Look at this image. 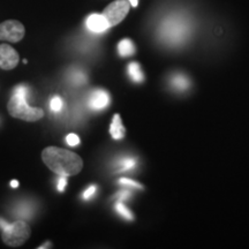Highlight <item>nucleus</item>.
<instances>
[{
    "label": "nucleus",
    "mask_w": 249,
    "mask_h": 249,
    "mask_svg": "<svg viewBox=\"0 0 249 249\" xmlns=\"http://www.w3.org/2000/svg\"><path fill=\"white\" fill-rule=\"evenodd\" d=\"M42 160L50 170L62 177L76 176L83 167V160L79 155L57 147L45 148Z\"/></svg>",
    "instance_id": "1"
},
{
    "label": "nucleus",
    "mask_w": 249,
    "mask_h": 249,
    "mask_svg": "<svg viewBox=\"0 0 249 249\" xmlns=\"http://www.w3.org/2000/svg\"><path fill=\"white\" fill-rule=\"evenodd\" d=\"M29 89L27 86H18L14 90L11 101L8 102L7 108L12 117L24 121H37L44 117V111L39 107H30L27 103Z\"/></svg>",
    "instance_id": "2"
},
{
    "label": "nucleus",
    "mask_w": 249,
    "mask_h": 249,
    "mask_svg": "<svg viewBox=\"0 0 249 249\" xmlns=\"http://www.w3.org/2000/svg\"><path fill=\"white\" fill-rule=\"evenodd\" d=\"M31 230L23 220H18L13 224H8L2 230V241L11 247H18L23 245L30 238Z\"/></svg>",
    "instance_id": "3"
},
{
    "label": "nucleus",
    "mask_w": 249,
    "mask_h": 249,
    "mask_svg": "<svg viewBox=\"0 0 249 249\" xmlns=\"http://www.w3.org/2000/svg\"><path fill=\"white\" fill-rule=\"evenodd\" d=\"M129 12V1L126 0H117L107 6L103 12V15L107 18L110 27L117 26L126 18Z\"/></svg>",
    "instance_id": "4"
},
{
    "label": "nucleus",
    "mask_w": 249,
    "mask_h": 249,
    "mask_svg": "<svg viewBox=\"0 0 249 249\" xmlns=\"http://www.w3.org/2000/svg\"><path fill=\"white\" fill-rule=\"evenodd\" d=\"M26 29L20 21L8 20L0 23V40L18 43L24 37Z\"/></svg>",
    "instance_id": "5"
},
{
    "label": "nucleus",
    "mask_w": 249,
    "mask_h": 249,
    "mask_svg": "<svg viewBox=\"0 0 249 249\" xmlns=\"http://www.w3.org/2000/svg\"><path fill=\"white\" fill-rule=\"evenodd\" d=\"M187 27L182 20H171L164 24L163 35L171 43H178L186 36Z\"/></svg>",
    "instance_id": "6"
},
{
    "label": "nucleus",
    "mask_w": 249,
    "mask_h": 249,
    "mask_svg": "<svg viewBox=\"0 0 249 249\" xmlns=\"http://www.w3.org/2000/svg\"><path fill=\"white\" fill-rule=\"evenodd\" d=\"M18 53L8 44L0 45V68L11 71L18 66Z\"/></svg>",
    "instance_id": "7"
},
{
    "label": "nucleus",
    "mask_w": 249,
    "mask_h": 249,
    "mask_svg": "<svg viewBox=\"0 0 249 249\" xmlns=\"http://www.w3.org/2000/svg\"><path fill=\"white\" fill-rule=\"evenodd\" d=\"M110 104V95L103 89H96L93 90L90 95L89 98V105L92 110H103Z\"/></svg>",
    "instance_id": "8"
},
{
    "label": "nucleus",
    "mask_w": 249,
    "mask_h": 249,
    "mask_svg": "<svg viewBox=\"0 0 249 249\" xmlns=\"http://www.w3.org/2000/svg\"><path fill=\"white\" fill-rule=\"evenodd\" d=\"M87 27L92 33H104L110 28L107 18L103 14H91L87 18Z\"/></svg>",
    "instance_id": "9"
},
{
    "label": "nucleus",
    "mask_w": 249,
    "mask_h": 249,
    "mask_svg": "<svg viewBox=\"0 0 249 249\" xmlns=\"http://www.w3.org/2000/svg\"><path fill=\"white\" fill-rule=\"evenodd\" d=\"M124 133H126V130H124L123 121H121V117L119 114H114L110 127L111 136L114 140H121L124 136Z\"/></svg>",
    "instance_id": "10"
},
{
    "label": "nucleus",
    "mask_w": 249,
    "mask_h": 249,
    "mask_svg": "<svg viewBox=\"0 0 249 249\" xmlns=\"http://www.w3.org/2000/svg\"><path fill=\"white\" fill-rule=\"evenodd\" d=\"M118 51L121 57H129L135 53V46L130 39H123L118 45Z\"/></svg>",
    "instance_id": "11"
},
{
    "label": "nucleus",
    "mask_w": 249,
    "mask_h": 249,
    "mask_svg": "<svg viewBox=\"0 0 249 249\" xmlns=\"http://www.w3.org/2000/svg\"><path fill=\"white\" fill-rule=\"evenodd\" d=\"M171 83H172V87L174 89L180 90V91H183V90L189 88V80L185 75H182V74L174 75L172 80H171Z\"/></svg>",
    "instance_id": "12"
},
{
    "label": "nucleus",
    "mask_w": 249,
    "mask_h": 249,
    "mask_svg": "<svg viewBox=\"0 0 249 249\" xmlns=\"http://www.w3.org/2000/svg\"><path fill=\"white\" fill-rule=\"evenodd\" d=\"M128 74L135 82H142L144 80V75H143L141 67H140L138 62H130L128 65Z\"/></svg>",
    "instance_id": "13"
},
{
    "label": "nucleus",
    "mask_w": 249,
    "mask_h": 249,
    "mask_svg": "<svg viewBox=\"0 0 249 249\" xmlns=\"http://www.w3.org/2000/svg\"><path fill=\"white\" fill-rule=\"evenodd\" d=\"M118 170L120 172H124V171L133 170L136 166V160L132 157H123L118 160Z\"/></svg>",
    "instance_id": "14"
},
{
    "label": "nucleus",
    "mask_w": 249,
    "mask_h": 249,
    "mask_svg": "<svg viewBox=\"0 0 249 249\" xmlns=\"http://www.w3.org/2000/svg\"><path fill=\"white\" fill-rule=\"evenodd\" d=\"M116 210L118 211V213L121 214L124 218H126V219H128V220H133V213L128 210V208L124 207V203L118 202V203L116 204Z\"/></svg>",
    "instance_id": "15"
},
{
    "label": "nucleus",
    "mask_w": 249,
    "mask_h": 249,
    "mask_svg": "<svg viewBox=\"0 0 249 249\" xmlns=\"http://www.w3.org/2000/svg\"><path fill=\"white\" fill-rule=\"evenodd\" d=\"M71 81H73L75 85H83V83L87 82V76L85 73L81 71H74L71 73Z\"/></svg>",
    "instance_id": "16"
},
{
    "label": "nucleus",
    "mask_w": 249,
    "mask_h": 249,
    "mask_svg": "<svg viewBox=\"0 0 249 249\" xmlns=\"http://www.w3.org/2000/svg\"><path fill=\"white\" fill-rule=\"evenodd\" d=\"M64 107V102L62 99L59 97V96H54L53 98L51 99V103H50V108L53 112H60Z\"/></svg>",
    "instance_id": "17"
},
{
    "label": "nucleus",
    "mask_w": 249,
    "mask_h": 249,
    "mask_svg": "<svg viewBox=\"0 0 249 249\" xmlns=\"http://www.w3.org/2000/svg\"><path fill=\"white\" fill-rule=\"evenodd\" d=\"M119 183L123 186H127V187H132V188H139V189H143V186L141 183L136 182L135 180H130V179H126L123 178L119 180Z\"/></svg>",
    "instance_id": "18"
},
{
    "label": "nucleus",
    "mask_w": 249,
    "mask_h": 249,
    "mask_svg": "<svg viewBox=\"0 0 249 249\" xmlns=\"http://www.w3.org/2000/svg\"><path fill=\"white\" fill-rule=\"evenodd\" d=\"M66 142L71 145V147H75V145H77L80 143V138L76 135V134L71 133L67 135Z\"/></svg>",
    "instance_id": "19"
},
{
    "label": "nucleus",
    "mask_w": 249,
    "mask_h": 249,
    "mask_svg": "<svg viewBox=\"0 0 249 249\" xmlns=\"http://www.w3.org/2000/svg\"><path fill=\"white\" fill-rule=\"evenodd\" d=\"M130 195L132 194H130V192L128 191V189H123V191L118 192L114 197L118 198V200H120V201H124V200H128V198L130 197Z\"/></svg>",
    "instance_id": "20"
},
{
    "label": "nucleus",
    "mask_w": 249,
    "mask_h": 249,
    "mask_svg": "<svg viewBox=\"0 0 249 249\" xmlns=\"http://www.w3.org/2000/svg\"><path fill=\"white\" fill-rule=\"evenodd\" d=\"M96 186H90V187H88V188L86 189V192L83 193V198H85V200H90V198L92 197L93 195H95V193H96Z\"/></svg>",
    "instance_id": "21"
},
{
    "label": "nucleus",
    "mask_w": 249,
    "mask_h": 249,
    "mask_svg": "<svg viewBox=\"0 0 249 249\" xmlns=\"http://www.w3.org/2000/svg\"><path fill=\"white\" fill-rule=\"evenodd\" d=\"M67 186V179L66 177H62L60 176V178L58 180V185H57V188L59 192H64L65 188H66Z\"/></svg>",
    "instance_id": "22"
},
{
    "label": "nucleus",
    "mask_w": 249,
    "mask_h": 249,
    "mask_svg": "<svg viewBox=\"0 0 249 249\" xmlns=\"http://www.w3.org/2000/svg\"><path fill=\"white\" fill-rule=\"evenodd\" d=\"M8 225V223L6 222V220H4V219H1V218H0V229L1 230H4L6 226Z\"/></svg>",
    "instance_id": "23"
},
{
    "label": "nucleus",
    "mask_w": 249,
    "mask_h": 249,
    "mask_svg": "<svg viewBox=\"0 0 249 249\" xmlns=\"http://www.w3.org/2000/svg\"><path fill=\"white\" fill-rule=\"evenodd\" d=\"M11 187H13V188H17V187H18V180H12V181H11Z\"/></svg>",
    "instance_id": "24"
},
{
    "label": "nucleus",
    "mask_w": 249,
    "mask_h": 249,
    "mask_svg": "<svg viewBox=\"0 0 249 249\" xmlns=\"http://www.w3.org/2000/svg\"><path fill=\"white\" fill-rule=\"evenodd\" d=\"M128 1H129V4L133 6V7H136L139 4V0H128Z\"/></svg>",
    "instance_id": "25"
},
{
    "label": "nucleus",
    "mask_w": 249,
    "mask_h": 249,
    "mask_svg": "<svg viewBox=\"0 0 249 249\" xmlns=\"http://www.w3.org/2000/svg\"><path fill=\"white\" fill-rule=\"evenodd\" d=\"M49 245H50V242H48V244H46V245L44 244V246H40V247H38V248H39V249H42V248H49V247H50Z\"/></svg>",
    "instance_id": "26"
}]
</instances>
